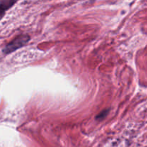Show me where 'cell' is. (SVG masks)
<instances>
[{
	"mask_svg": "<svg viewBox=\"0 0 147 147\" xmlns=\"http://www.w3.org/2000/svg\"><path fill=\"white\" fill-rule=\"evenodd\" d=\"M30 37L28 34H21L18 36L4 46L2 50L3 53L4 55H8L12 52H14L25 45L30 41Z\"/></svg>",
	"mask_w": 147,
	"mask_h": 147,
	"instance_id": "cell-1",
	"label": "cell"
},
{
	"mask_svg": "<svg viewBox=\"0 0 147 147\" xmlns=\"http://www.w3.org/2000/svg\"><path fill=\"white\" fill-rule=\"evenodd\" d=\"M19 0H0V14L2 18L4 13L14 5Z\"/></svg>",
	"mask_w": 147,
	"mask_h": 147,
	"instance_id": "cell-2",
	"label": "cell"
}]
</instances>
